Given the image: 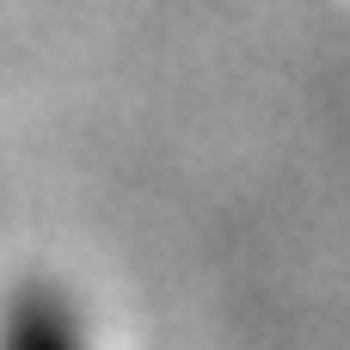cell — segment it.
<instances>
[{
	"mask_svg": "<svg viewBox=\"0 0 350 350\" xmlns=\"http://www.w3.org/2000/svg\"><path fill=\"white\" fill-rule=\"evenodd\" d=\"M6 350H74V320L49 289L18 295L12 326H6Z\"/></svg>",
	"mask_w": 350,
	"mask_h": 350,
	"instance_id": "cell-1",
	"label": "cell"
}]
</instances>
